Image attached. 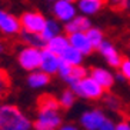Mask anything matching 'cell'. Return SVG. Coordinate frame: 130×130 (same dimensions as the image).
<instances>
[{"label": "cell", "mask_w": 130, "mask_h": 130, "mask_svg": "<svg viewBox=\"0 0 130 130\" xmlns=\"http://www.w3.org/2000/svg\"><path fill=\"white\" fill-rule=\"evenodd\" d=\"M31 123L17 106H0V130H30Z\"/></svg>", "instance_id": "1"}, {"label": "cell", "mask_w": 130, "mask_h": 130, "mask_svg": "<svg viewBox=\"0 0 130 130\" xmlns=\"http://www.w3.org/2000/svg\"><path fill=\"white\" fill-rule=\"evenodd\" d=\"M72 90L74 92V94L86 97V99H99L104 93V89L92 76L90 77L86 76L80 82L72 84Z\"/></svg>", "instance_id": "2"}, {"label": "cell", "mask_w": 130, "mask_h": 130, "mask_svg": "<svg viewBox=\"0 0 130 130\" xmlns=\"http://www.w3.org/2000/svg\"><path fill=\"white\" fill-rule=\"evenodd\" d=\"M17 60L24 70L35 72V70L40 69V64H42V49L31 46L23 47L17 56Z\"/></svg>", "instance_id": "3"}, {"label": "cell", "mask_w": 130, "mask_h": 130, "mask_svg": "<svg viewBox=\"0 0 130 130\" xmlns=\"http://www.w3.org/2000/svg\"><path fill=\"white\" fill-rule=\"evenodd\" d=\"M47 23V19L39 12H24L20 16V24L22 30L31 31V33H42L44 26Z\"/></svg>", "instance_id": "4"}, {"label": "cell", "mask_w": 130, "mask_h": 130, "mask_svg": "<svg viewBox=\"0 0 130 130\" xmlns=\"http://www.w3.org/2000/svg\"><path fill=\"white\" fill-rule=\"evenodd\" d=\"M39 117L35 122L36 130H56L61 123L59 110H37Z\"/></svg>", "instance_id": "5"}, {"label": "cell", "mask_w": 130, "mask_h": 130, "mask_svg": "<svg viewBox=\"0 0 130 130\" xmlns=\"http://www.w3.org/2000/svg\"><path fill=\"white\" fill-rule=\"evenodd\" d=\"M52 10H53L56 20L64 22V23L70 22L77 16V9L74 7V4L70 3V2H66V0H56L53 3Z\"/></svg>", "instance_id": "6"}, {"label": "cell", "mask_w": 130, "mask_h": 130, "mask_svg": "<svg viewBox=\"0 0 130 130\" xmlns=\"http://www.w3.org/2000/svg\"><path fill=\"white\" fill-rule=\"evenodd\" d=\"M0 31L4 33V35H9V36L19 35L20 31H22L20 19L14 17L12 13L0 9Z\"/></svg>", "instance_id": "7"}, {"label": "cell", "mask_w": 130, "mask_h": 130, "mask_svg": "<svg viewBox=\"0 0 130 130\" xmlns=\"http://www.w3.org/2000/svg\"><path fill=\"white\" fill-rule=\"evenodd\" d=\"M60 56H57L56 53L50 52L49 49H42V64L40 69L43 72H46L47 74H54L59 72V66H60Z\"/></svg>", "instance_id": "8"}, {"label": "cell", "mask_w": 130, "mask_h": 130, "mask_svg": "<svg viewBox=\"0 0 130 130\" xmlns=\"http://www.w3.org/2000/svg\"><path fill=\"white\" fill-rule=\"evenodd\" d=\"M97 49H99V52L102 53V56L106 59V61L111 66V67H120L123 59H122V56L119 54V52L115 49V46H113L110 42L103 40V43H102Z\"/></svg>", "instance_id": "9"}, {"label": "cell", "mask_w": 130, "mask_h": 130, "mask_svg": "<svg viewBox=\"0 0 130 130\" xmlns=\"http://www.w3.org/2000/svg\"><path fill=\"white\" fill-rule=\"evenodd\" d=\"M69 42H70V46H73L74 49L82 52L84 56L90 54L93 52V49H94L93 44L90 43V40H89V37L86 36V33H83V31L69 35Z\"/></svg>", "instance_id": "10"}, {"label": "cell", "mask_w": 130, "mask_h": 130, "mask_svg": "<svg viewBox=\"0 0 130 130\" xmlns=\"http://www.w3.org/2000/svg\"><path fill=\"white\" fill-rule=\"evenodd\" d=\"M106 117L102 111L99 110H90L83 113L82 116V124L87 130H99L100 126L104 123Z\"/></svg>", "instance_id": "11"}, {"label": "cell", "mask_w": 130, "mask_h": 130, "mask_svg": "<svg viewBox=\"0 0 130 130\" xmlns=\"http://www.w3.org/2000/svg\"><path fill=\"white\" fill-rule=\"evenodd\" d=\"M92 27V22L89 20L87 16H76L74 19H72L70 22H67L64 26V30L67 35H72V33H79V31H83V33H86V31L89 30Z\"/></svg>", "instance_id": "12"}, {"label": "cell", "mask_w": 130, "mask_h": 130, "mask_svg": "<svg viewBox=\"0 0 130 130\" xmlns=\"http://www.w3.org/2000/svg\"><path fill=\"white\" fill-rule=\"evenodd\" d=\"M109 0H77V9L84 16H92L100 12Z\"/></svg>", "instance_id": "13"}, {"label": "cell", "mask_w": 130, "mask_h": 130, "mask_svg": "<svg viewBox=\"0 0 130 130\" xmlns=\"http://www.w3.org/2000/svg\"><path fill=\"white\" fill-rule=\"evenodd\" d=\"M90 76L103 89H110L115 83V76L110 72H107L106 69H102V67H93L90 70Z\"/></svg>", "instance_id": "14"}, {"label": "cell", "mask_w": 130, "mask_h": 130, "mask_svg": "<svg viewBox=\"0 0 130 130\" xmlns=\"http://www.w3.org/2000/svg\"><path fill=\"white\" fill-rule=\"evenodd\" d=\"M69 46H70L69 36H63V35H57L56 37L50 39L49 42L46 43V49H49L50 52L56 53L57 56H60Z\"/></svg>", "instance_id": "15"}, {"label": "cell", "mask_w": 130, "mask_h": 130, "mask_svg": "<svg viewBox=\"0 0 130 130\" xmlns=\"http://www.w3.org/2000/svg\"><path fill=\"white\" fill-rule=\"evenodd\" d=\"M20 39H22V42L26 43V46L37 47V49H44L46 47V40L39 33H31V31L22 30L20 31Z\"/></svg>", "instance_id": "16"}, {"label": "cell", "mask_w": 130, "mask_h": 130, "mask_svg": "<svg viewBox=\"0 0 130 130\" xmlns=\"http://www.w3.org/2000/svg\"><path fill=\"white\" fill-rule=\"evenodd\" d=\"M83 56L84 54L82 53V52H79V50L74 49L73 46H69L60 54V59L64 60L66 63L72 64V66H80L82 61H83Z\"/></svg>", "instance_id": "17"}, {"label": "cell", "mask_w": 130, "mask_h": 130, "mask_svg": "<svg viewBox=\"0 0 130 130\" xmlns=\"http://www.w3.org/2000/svg\"><path fill=\"white\" fill-rule=\"evenodd\" d=\"M50 80V74H47L46 72H33L29 74L27 77V83L29 86L33 89H39V87H43V86H46Z\"/></svg>", "instance_id": "18"}, {"label": "cell", "mask_w": 130, "mask_h": 130, "mask_svg": "<svg viewBox=\"0 0 130 130\" xmlns=\"http://www.w3.org/2000/svg\"><path fill=\"white\" fill-rule=\"evenodd\" d=\"M60 100L50 94H43L37 99V110H59Z\"/></svg>", "instance_id": "19"}, {"label": "cell", "mask_w": 130, "mask_h": 130, "mask_svg": "<svg viewBox=\"0 0 130 130\" xmlns=\"http://www.w3.org/2000/svg\"><path fill=\"white\" fill-rule=\"evenodd\" d=\"M60 24H59V20L56 19H49L47 20L46 26H44V29H43V31L40 33V36H42L44 40H46V43L49 42L50 39L56 37L57 35H60Z\"/></svg>", "instance_id": "20"}, {"label": "cell", "mask_w": 130, "mask_h": 130, "mask_svg": "<svg viewBox=\"0 0 130 130\" xmlns=\"http://www.w3.org/2000/svg\"><path fill=\"white\" fill-rule=\"evenodd\" d=\"M86 74H87V70L84 69L83 66H72V69L69 70L67 76H66L63 80H66L70 84H74V83H77V82H80L82 79H84Z\"/></svg>", "instance_id": "21"}, {"label": "cell", "mask_w": 130, "mask_h": 130, "mask_svg": "<svg viewBox=\"0 0 130 130\" xmlns=\"http://www.w3.org/2000/svg\"><path fill=\"white\" fill-rule=\"evenodd\" d=\"M86 36L89 37V40H90V43L93 44L94 49H97V47L103 43V40H104L103 31L100 30V29H97V27H90V29L86 31Z\"/></svg>", "instance_id": "22"}, {"label": "cell", "mask_w": 130, "mask_h": 130, "mask_svg": "<svg viewBox=\"0 0 130 130\" xmlns=\"http://www.w3.org/2000/svg\"><path fill=\"white\" fill-rule=\"evenodd\" d=\"M10 87H12V80H10L9 73L4 69H0V99L9 94Z\"/></svg>", "instance_id": "23"}, {"label": "cell", "mask_w": 130, "mask_h": 130, "mask_svg": "<svg viewBox=\"0 0 130 130\" xmlns=\"http://www.w3.org/2000/svg\"><path fill=\"white\" fill-rule=\"evenodd\" d=\"M73 103H74V92H73V90H66V92L61 93L60 106L66 107V109H69Z\"/></svg>", "instance_id": "24"}, {"label": "cell", "mask_w": 130, "mask_h": 130, "mask_svg": "<svg viewBox=\"0 0 130 130\" xmlns=\"http://www.w3.org/2000/svg\"><path fill=\"white\" fill-rule=\"evenodd\" d=\"M107 3L115 10H127V9H130V0H109Z\"/></svg>", "instance_id": "25"}, {"label": "cell", "mask_w": 130, "mask_h": 130, "mask_svg": "<svg viewBox=\"0 0 130 130\" xmlns=\"http://www.w3.org/2000/svg\"><path fill=\"white\" fill-rule=\"evenodd\" d=\"M119 69H120V73L124 76V79L130 82V59H127V57L123 59Z\"/></svg>", "instance_id": "26"}, {"label": "cell", "mask_w": 130, "mask_h": 130, "mask_svg": "<svg viewBox=\"0 0 130 130\" xmlns=\"http://www.w3.org/2000/svg\"><path fill=\"white\" fill-rule=\"evenodd\" d=\"M106 103L111 107V109H115V110H119L120 111V100L113 97V96H107L106 97Z\"/></svg>", "instance_id": "27"}, {"label": "cell", "mask_w": 130, "mask_h": 130, "mask_svg": "<svg viewBox=\"0 0 130 130\" xmlns=\"http://www.w3.org/2000/svg\"><path fill=\"white\" fill-rule=\"evenodd\" d=\"M99 130H116V126L110 122V120H107V119H106V120H104V123L100 126Z\"/></svg>", "instance_id": "28"}, {"label": "cell", "mask_w": 130, "mask_h": 130, "mask_svg": "<svg viewBox=\"0 0 130 130\" xmlns=\"http://www.w3.org/2000/svg\"><path fill=\"white\" fill-rule=\"evenodd\" d=\"M116 130H130V124L127 122H122L116 126Z\"/></svg>", "instance_id": "29"}, {"label": "cell", "mask_w": 130, "mask_h": 130, "mask_svg": "<svg viewBox=\"0 0 130 130\" xmlns=\"http://www.w3.org/2000/svg\"><path fill=\"white\" fill-rule=\"evenodd\" d=\"M60 130H77V129L73 127V126H70V124H66V126H61Z\"/></svg>", "instance_id": "30"}, {"label": "cell", "mask_w": 130, "mask_h": 130, "mask_svg": "<svg viewBox=\"0 0 130 130\" xmlns=\"http://www.w3.org/2000/svg\"><path fill=\"white\" fill-rule=\"evenodd\" d=\"M3 49H4V47H3V44H2V43H0V53H2V52H3Z\"/></svg>", "instance_id": "31"}, {"label": "cell", "mask_w": 130, "mask_h": 130, "mask_svg": "<svg viewBox=\"0 0 130 130\" xmlns=\"http://www.w3.org/2000/svg\"><path fill=\"white\" fill-rule=\"evenodd\" d=\"M66 2H70V3H74V2H77V0H66Z\"/></svg>", "instance_id": "32"}]
</instances>
